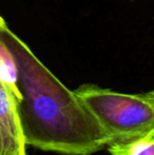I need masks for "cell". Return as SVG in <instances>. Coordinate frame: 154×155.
I'll return each instance as SVG.
<instances>
[{
    "label": "cell",
    "mask_w": 154,
    "mask_h": 155,
    "mask_svg": "<svg viewBox=\"0 0 154 155\" xmlns=\"http://www.w3.org/2000/svg\"><path fill=\"white\" fill-rule=\"evenodd\" d=\"M108 150L110 155H154V129L131 141L109 146Z\"/></svg>",
    "instance_id": "5b68a950"
},
{
    "label": "cell",
    "mask_w": 154,
    "mask_h": 155,
    "mask_svg": "<svg viewBox=\"0 0 154 155\" xmlns=\"http://www.w3.org/2000/svg\"><path fill=\"white\" fill-rule=\"evenodd\" d=\"M0 18H1V16H0Z\"/></svg>",
    "instance_id": "52a82bcc"
},
{
    "label": "cell",
    "mask_w": 154,
    "mask_h": 155,
    "mask_svg": "<svg viewBox=\"0 0 154 155\" xmlns=\"http://www.w3.org/2000/svg\"><path fill=\"white\" fill-rule=\"evenodd\" d=\"M0 80L14 93L18 102L20 92L18 89V69L14 55L8 45L0 39Z\"/></svg>",
    "instance_id": "277c9868"
},
{
    "label": "cell",
    "mask_w": 154,
    "mask_h": 155,
    "mask_svg": "<svg viewBox=\"0 0 154 155\" xmlns=\"http://www.w3.org/2000/svg\"><path fill=\"white\" fill-rule=\"evenodd\" d=\"M0 155H27L18 116V99L0 80Z\"/></svg>",
    "instance_id": "3957f363"
},
{
    "label": "cell",
    "mask_w": 154,
    "mask_h": 155,
    "mask_svg": "<svg viewBox=\"0 0 154 155\" xmlns=\"http://www.w3.org/2000/svg\"><path fill=\"white\" fill-rule=\"evenodd\" d=\"M0 39L18 69V116L25 145L64 155H92L107 147L98 124L68 89L0 18Z\"/></svg>",
    "instance_id": "6da1fadb"
},
{
    "label": "cell",
    "mask_w": 154,
    "mask_h": 155,
    "mask_svg": "<svg viewBox=\"0 0 154 155\" xmlns=\"http://www.w3.org/2000/svg\"><path fill=\"white\" fill-rule=\"evenodd\" d=\"M74 92L98 124L107 147L131 141L154 129V107L145 93H119L91 84Z\"/></svg>",
    "instance_id": "7a4b0ae2"
},
{
    "label": "cell",
    "mask_w": 154,
    "mask_h": 155,
    "mask_svg": "<svg viewBox=\"0 0 154 155\" xmlns=\"http://www.w3.org/2000/svg\"><path fill=\"white\" fill-rule=\"evenodd\" d=\"M145 95H146V97L149 99V101L151 102V104H153V107H154V90L152 91H150V92H147V93H145Z\"/></svg>",
    "instance_id": "8992f818"
}]
</instances>
